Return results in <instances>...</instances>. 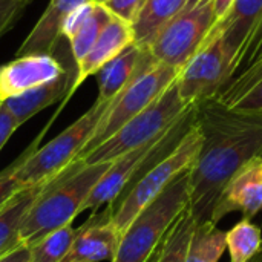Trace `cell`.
<instances>
[{"instance_id":"1","label":"cell","mask_w":262,"mask_h":262,"mask_svg":"<svg viewBox=\"0 0 262 262\" xmlns=\"http://www.w3.org/2000/svg\"><path fill=\"white\" fill-rule=\"evenodd\" d=\"M195 104L203 143L189 172V210L200 224L209 221L230 177L262 154V111H236L215 98Z\"/></svg>"},{"instance_id":"2","label":"cell","mask_w":262,"mask_h":262,"mask_svg":"<svg viewBox=\"0 0 262 262\" xmlns=\"http://www.w3.org/2000/svg\"><path fill=\"white\" fill-rule=\"evenodd\" d=\"M111 163L86 164L84 161H74L55 175L25 216L20 227L21 243L31 247L51 232L71 224Z\"/></svg>"},{"instance_id":"3","label":"cell","mask_w":262,"mask_h":262,"mask_svg":"<svg viewBox=\"0 0 262 262\" xmlns=\"http://www.w3.org/2000/svg\"><path fill=\"white\" fill-rule=\"evenodd\" d=\"M189 172H181L121 235L112 262H149L163 244L172 224L189 207Z\"/></svg>"},{"instance_id":"4","label":"cell","mask_w":262,"mask_h":262,"mask_svg":"<svg viewBox=\"0 0 262 262\" xmlns=\"http://www.w3.org/2000/svg\"><path fill=\"white\" fill-rule=\"evenodd\" d=\"M178 92L177 80L143 112L129 120L111 138L95 147L83 160L86 164L111 163L126 152L161 137L189 107Z\"/></svg>"},{"instance_id":"5","label":"cell","mask_w":262,"mask_h":262,"mask_svg":"<svg viewBox=\"0 0 262 262\" xmlns=\"http://www.w3.org/2000/svg\"><path fill=\"white\" fill-rule=\"evenodd\" d=\"M111 101H97L60 135L31 154L14 172L18 184L26 189L51 180L64 170L80 155L95 132L97 124L106 114Z\"/></svg>"},{"instance_id":"6","label":"cell","mask_w":262,"mask_h":262,"mask_svg":"<svg viewBox=\"0 0 262 262\" xmlns=\"http://www.w3.org/2000/svg\"><path fill=\"white\" fill-rule=\"evenodd\" d=\"M180 71L164 63H155L147 71L138 74L109 104L106 114L95 127L94 135L86 143L75 161L83 160L95 147L111 138L129 120L150 106L178 77Z\"/></svg>"},{"instance_id":"7","label":"cell","mask_w":262,"mask_h":262,"mask_svg":"<svg viewBox=\"0 0 262 262\" xmlns=\"http://www.w3.org/2000/svg\"><path fill=\"white\" fill-rule=\"evenodd\" d=\"M216 21L213 0H201L175 15L158 32L149 49L158 63L181 71L203 48Z\"/></svg>"},{"instance_id":"8","label":"cell","mask_w":262,"mask_h":262,"mask_svg":"<svg viewBox=\"0 0 262 262\" xmlns=\"http://www.w3.org/2000/svg\"><path fill=\"white\" fill-rule=\"evenodd\" d=\"M232 58L218 35L203 46L180 71L177 86L186 104L215 98L230 80Z\"/></svg>"},{"instance_id":"9","label":"cell","mask_w":262,"mask_h":262,"mask_svg":"<svg viewBox=\"0 0 262 262\" xmlns=\"http://www.w3.org/2000/svg\"><path fill=\"white\" fill-rule=\"evenodd\" d=\"M243 212L252 220L262 210V154L243 164L226 183L213 206L210 223H218L232 212Z\"/></svg>"},{"instance_id":"10","label":"cell","mask_w":262,"mask_h":262,"mask_svg":"<svg viewBox=\"0 0 262 262\" xmlns=\"http://www.w3.org/2000/svg\"><path fill=\"white\" fill-rule=\"evenodd\" d=\"M66 69L54 54L15 57L0 66V103L58 78Z\"/></svg>"},{"instance_id":"11","label":"cell","mask_w":262,"mask_h":262,"mask_svg":"<svg viewBox=\"0 0 262 262\" xmlns=\"http://www.w3.org/2000/svg\"><path fill=\"white\" fill-rule=\"evenodd\" d=\"M163 135L158 137L157 140H154L147 144H143L137 149H132V150L126 152L124 155L118 157L117 160H114L111 163L109 169L106 170V173L94 186L89 196L84 200V203L80 209V213L84 210H97L104 204H112L123 193V190L132 183V180L137 177L140 169L155 152Z\"/></svg>"},{"instance_id":"12","label":"cell","mask_w":262,"mask_h":262,"mask_svg":"<svg viewBox=\"0 0 262 262\" xmlns=\"http://www.w3.org/2000/svg\"><path fill=\"white\" fill-rule=\"evenodd\" d=\"M121 233L111 223L109 207L92 215L81 227L77 229L75 239L61 262H103L115 258Z\"/></svg>"},{"instance_id":"13","label":"cell","mask_w":262,"mask_h":262,"mask_svg":"<svg viewBox=\"0 0 262 262\" xmlns=\"http://www.w3.org/2000/svg\"><path fill=\"white\" fill-rule=\"evenodd\" d=\"M157 63L149 48L135 41L107 61L98 72L97 101H112L138 74L147 71Z\"/></svg>"},{"instance_id":"14","label":"cell","mask_w":262,"mask_h":262,"mask_svg":"<svg viewBox=\"0 0 262 262\" xmlns=\"http://www.w3.org/2000/svg\"><path fill=\"white\" fill-rule=\"evenodd\" d=\"M132 43H134L132 25L123 18L114 17L111 23L103 29L94 46L88 51V54L80 61L75 63L77 64L75 80L71 88L69 98L88 77L95 75L107 61L115 58L121 51H124Z\"/></svg>"},{"instance_id":"15","label":"cell","mask_w":262,"mask_h":262,"mask_svg":"<svg viewBox=\"0 0 262 262\" xmlns=\"http://www.w3.org/2000/svg\"><path fill=\"white\" fill-rule=\"evenodd\" d=\"M91 0H51L29 35L17 49L15 57L29 54H54L68 15L80 5Z\"/></svg>"},{"instance_id":"16","label":"cell","mask_w":262,"mask_h":262,"mask_svg":"<svg viewBox=\"0 0 262 262\" xmlns=\"http://www.w3.org/2000/svg\"><path fill=\"white\" fill-rule=\"evenodd\" d=\"M261 17L262 0H235L230 11L212 28L203 46L220 35L233 63Z\"/></svg>"},{"instance_id":"17","label":"cell","mask_w":262,"mask_h":262,"mask_svg":"<svg viewBox=\"0 0 262 262\" xmlns=\"http://www.w3.org/2000/svg\"><path fill=\"white\" fill-rule=\"evenodd\" d=\"M75 80V72L72 69H66L58 78L37 86L31 91H26L17 97L8 98L3 101V106L14 117L18 127L26 123L29 118L46 109L48 106L64 98V103L69 100V92Z\"/></svg>"},{"instance_id":"18","label":"cell","mask_w":262,"mask_h":262,"mask_svg":"<svg viewBox=\"0 0 262 262\" xmlns=\"http://www.w3.org/2000/svg\"><path fill=\"white\" fill-rule=\"evenodd\" d=\"M52 180V178H51ZM41 181L38 184L29 186L20 190L2 210H0V258L17 249L21 243L20 239V227L28 215L31 206L51 181Z\"/></svg>"},{"instance_id":"19","label":"cell","mask_w":262,"mask_h":262,"mask_svg":"<svg viewBox=\"0 0 262 262\" xmlns=\"http://www.w3.org/2000/svg\"><path fill=\"white\" fill-rule=\"evenodd\" d=\"M187 0H147L132 23L134 41L149 48L158 32L186 8Z\"/></svg>"},{"instance_id":"20","label":"cell","mask_w":262,"mask_h":262,"mask_svg":"<svg viewBox=\"0 0 262 262\" xmlns=\"http://www.w3.org/2000/svg\"><path fill=\"white\" fill-rule=\"evenodd\" d=\"M195 229L196 220L187 207L169 229L154 262H186Z\"/></svg>"},{"instance_id":"21","label":"cell","mask_w":262,"mask_h":262,"mask_svg":"<svg viewBox=\"0 0 262 262\" xmlns=\"http://www.w3.org/2000/svg\"><path fill=\"white\" fill-rule=\"evenodd\" d=\"M262 80V41L261 45L235 69L230 80L218 92L215 100L224 106L233 104L246 91Z\"/></svg>"},{"instance_id":"22","label":"cell","mask_w":262,"mask_h":262,"mask_svg":"<svg viewBox=\"0 0 262 262\" xmlns=\"http://www.w3.org/2000/svg\"><path fill=\"white\" fill-rule=\"evenodd\" d=\"M227 250L226 232L210 221L196 224L186 262H218Z\"/></svg>"},{"instance_id":"23","label":"cell","mask_w":262,"mask_h":262,"mask_svg":"<svg viewBox=\"0 0 262 262\" xmlns=\"http://www.w3.org/2000/svg\"><path fill=\"white\" fill-rule=\"evenodd\" d=\"M226 246L230 262H249L262 252L261 229L252 220L243 218L226 232Z\"/></svg>"},{"instance_id":"24","label":"cell","mask_w":262,"mask_h":262,"mask_svg":"<svg viewBox=\"0 0 262 262\" xmlns=\"http://www.w3.org/2000/svg\"><path fill=\"white\" fill-rule=\"evenodd\" d=\"M115 15L104 6L95 2V6L91 12V15L86 18V21L78 28V31L68 40L71 46V55L77 61H80L88 51L94 46L103 29L111 23V20Z\"/></svg>"},{"instance_id":"25","label":"cell","mask_w":262,"mask_h":262,"mask_svg":"<svg viewBox=\"0 0 262 262\" xmlns=\"http://www.w3.org/2000/svg\"><path fill=\"white\" fill-rule=\"evenodd\" d=\"M75 235L77 229H74L71 224L51 232L29 247V262H61L68 255Z\"/></svg>"},{"instance_id":"26","label":"cell","mask_w":262,"mask_h":262,"mask_svg":"<svg viewBox=\"0 0 262 262\" xmlns=\"http://www.w3.org/2000/svg\"><path fill=\"white\" fill-rule=\"evenodd\" d=\"M43 134H45V130L29 144V147L11 164V166H8L2 173H0V210L20 192V190H23V187L18 184V181L15 180V177H14V172L20 167V164L31 155V154H34L37 149H38V141H40V138L43 137Z\"/></svg>"},{"instance_id":"27","label":"cell","mask_w":262,"mask_h":262,"mask_svg":"<svg viewBox=\"0 0 262 262\" xmlns=\"http://www.w3.org/2000/svg\"><path fill=\"white\" fill-rule=\"evenodd\" d=\"M31 2L32 0H0V37L15 25Z\"/></svg>"},{"instance_id":"28","label":"cell","mask_w":262,"mask_h":262,"mask_svg":"<svg viewBox=\"0 0 262 262\" xmlns=\"http://www.w3.org/2000/svg\"><path fill=\"white\" fill-rule=\"evenodd\" d=\"M146 2L147 0H109L104 6L115 17L123 18L132 25Z\"/></svg>"},{"instance_id":"29","label":"cell","mask_w":262,"mask_h":262,"mask_svg":"<svg viewBox=\"0 0 262 262\" xmlns=\"http://www.w3.org/2000/svg\"><path fill=\"white\" fill-rule=\"evenodd\" d=\"M94 6H95V2H94V0L86 2V3H83V5L77 6V8L68 15V18H66V21H64V26H63V37H64V38L69 40V38L78 31V28H80V26L86 21V18L91 15Z\"/></svg>"},{"instance_id":"30","label":"cell","mask_w":262,"mask_h":262,"mask_svg":"<svg viewBox=\"0 0 262 262\" xmlns=\"http://www.w3.org/2000/svg\"><path fill=\"white\" fill-rule=\"evenodd\" d=\"M236 111H249V112H259L262 111V80L255 86L246 91L233 104L227 106Z\"/></svg>"},{"instance_id":"31","label":"cell","mask_w":262,"mask_h":262,"mask_svg":"<svg viewBox=\"0 0 262 262\" xmlns=\"http://www.w3.org/2000/svg\"><path fill=\"white\" fill-rule=\"evenodd\" d=\"M17 129H18V124L15 123L14 117L9 114V111L2 103L0 104V150L3 149V146L6 144V141L9 140V137Z\"/></svg>"},{"instance_id":"32","label":"cell","mask_w":262,"mask_h":262,"mask_svg":"<svg viewBox=\"0 0 262 262\" xmlns=\"http://www.w3.org/2000/svg\"><path fill=\"white\" fill-rule=\"evenodd\" d=\"M29 259H31V250H29V247L25 246V244H20L17 249H14L8 255L2 256L0 262H29Z\"/></svg>"},{"instance_id":"33","label":"cell","mask_w":262,"mask_h":262,"mask_svg":"<svg viewBox=\"0 0 262 262\" xmlns=\"http://www.w3.org/2000/svg\"><path fill=\"white\" fill-rule=\"evenodd\" d=\"M235 0H213V8H215V15H216V20L220 21L229 11L230 8L233 6ZM216 21V23H218Z\"/></svg>"},{"instance_id":"34","label":"cell","mask_w":262,"mask_h":262,"mask_svg":"<svg viewBox=\"0 0 262 262\" xmlns=\"http://www.w3.org/2000/svg\"><path fill=\"white\" fill-rule=\"evenodd\" d=\"M201 0H187V3H186V8H193L196 3H200Z\"/></svg>"},{"instance_id":"35","label":"cell","mask_w":262,"mask_h":262,"mask_svg":"<svg viewBox=\"0 0 262 262\" xmlns=\"http://www.w3.org/2000/svg\"><path fill=\"white\" fill-rule=\"evenodd\" d=\"M249 262H262V252L259 253V255H256V256H255L253 259H250Z\"/></svg>"},{"instance_id":"36","label":"cell","mask_w":262,"mask_h":262,"mask_svg":"<svg viewBox=\"0 0 262 262\" xmlns=\"http://www.w3.org/2000/svg\"><path fill=\"white\" fill-rule=\"evenodd\" d=\"M94 2H97V3H100V5H106L109 0H94Z\"/></svg>"},{"instance_id":"37","label":"cell","mask_w":262,"mask_h":262,"mask_svg":"<svg viewBox=\"0 0 262 262\" xmlns=\"http://www.w3.org/2000/svg\"><path fill=\"white\" fill-rule=\"evenodd\" d=\"M157 252H158V250H157ZM157 252H155V255L152 256V259H150V261H149V262H154V261H155V256H157Z\"/></svg>"},{"instance_id":"38","label":"cell","mask_w":262,"mask_h":262,"mask_svg":"<svg viewBox=\"0 0 262 262\" xmlns=\"http://www.w3.org/2000/svg\"><path fill=\"white\" fill-rule=\"evenodd\" d=\"M0 104H2V103H0Z\"/></svg>"}]
</instances>
